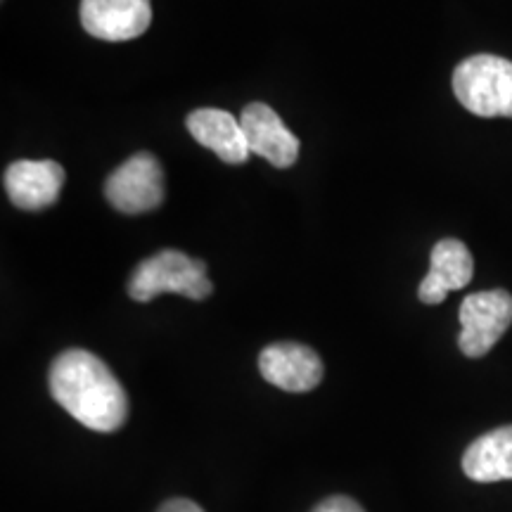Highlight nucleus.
<instances>
[{
    "label": "nucleus",
    "instance_id": "4",
    "mask_svg": "<svg viewBox=\"0 0 512 512\" xmlns=\"http://www.w3.org/2000/svg\"><path fill=\"white\" fill-rule=\"evenodd\" d=\"M460 325V351L470 358L486 356L512 325V294L505 290L467 294L460 304Z\"/></svg>",
    "mask_w": 512,
    "mask_h": 512
},
{
    "label": "nucleus",
    "instance_id": "11",
    "mask_svg": "<svg viewBox=\"0 0 512 512\" xmlns=\"http://www.w3.org/2000/svg\"><path fill=\"white\" fill-rule=\"evenodd\" d=\"M188 131L197 143L219 155L226 164H245L249 152L245 131L233 114L216 107H202L188 114Z\"/></svg>",
    "mask_w": 512,
    "mask_h": 512
},
{
    "label": "nucleus",
    "instance_id": "6",
    "mask_svg": "<svg viewBox=\"0 0 512 512\" xmlns=\"http://www.w3.org/2000/svg\"><path fill=\"white\" fill-rule=\"evenodd\" d=\"M152 22V0H81V24L100 41H131Z\"/></svg>",
    "mask_w": 512,
    "mask_h": 512
},
{
    "label": "nucleus",
    "instance_id": "9",
    "mask_svg": "<svg viewBox=\"0 0 512 512\" xmlns=\"http://www.w3.org/2000/svg\"><path fill=\"white\" fill-rule=\"evenodd\" d=\"M249 152L264 157L278 169H287L299 157V138L294 136L280 114L264 102H252L240 114Z\"/></svg>",
    "mask_w": 512,
    "mask_h": 512
},
{
    "label": "nucleus",
    "instance_id": "10",
    "mask_svg": "<svg viewBox=\"0 0 512 512\" xmlns=\"http://www.w3.org/2000/svg\"><path fill=\"white\" fill-rule=\"evenodd\" d=\"M430 261V273L425 275L418 290L420 302L441 304L448 292L463 290V287L470 285L472 273H475V261H472L470 249L460 240H439L432 249Z\"/></svg>",
    "mask_w": 512,
    "mask_h": 512
},
{
    "label": "nucleus",
    "instance_id": "14",
    "mask_svg": "<svg viewBox=\"0 0 512 512\" xmlns=\"http://www.w3.org/2000/svg\"><path fill=\"white\" fill-rule=\"evenodd\" d=\"M157 512H204V510L197 503L188 501V498H171V501H166Z\"/></svg>",
    "mask_w": 512,
    "mask_h": 512
},
{
    "label": "nucleus",
    "instance_id": "8",
    "mask_svg": "<svg viewBox=\"0 0 512 512\" xmlns=\"http://www.w3.org/2000/svg\"><path fill=\"white\" fill-rule=\"evenodd\" d=\"M259 370L266 382L283 392L304 394L323 380V361L311 347L297 342H278L261 351Z\"/></svg>",
    "mask_w": 512,
    "mask_h": 512
},
{
    "label": "nucleus",
    "instance_id": "1",
    "mask_svg": "<svg viewBox=\"0 0 512 512\" xmlns=\"http://www.w3.org/2000/svg\"><path fill=\"white\" fill-rule=\"evenodd\" d=\"M48 384L53 399L88 430L107 434L124 427L128 418L124 387L91 351H62L50 366Z\"/></svg>",
    "mask_w": 512,
    "mask_h": 512
},
{
    "label": "nucleus",
    "instance_id": "3",
    "mask_svg": "<svg viewBox=\"0 0 512 512\" xmlns=\"http://www.w3.org/2000/svg\"><path fill=\"white\" fill-rule=\"evenodd\" d=\"M453 93L477 117L512 119V62L498 55H472L453 72Z\"/></svg>",
    "mask_w": 512,
    "mask_h": 512
},
{
    "label": "nucleus",
    "instance_id": "2",
    "mask_svg": "<svg viewBox=\"0 0 512 512\" xmlns=\"http://www.w3.org/2000/svg\"><path fill=\"white\" fill-rule=\"evenodd\" d=\"M164 292L183 294V297L202 302L214 292L207 275V264L200 259L178 252V249H162L143 264H138L128 283V294L133 302H152Z\"/></svg>",
    "mask_w": 512,
    "mask_h": 512
},
{
    "label": "nucleus",
    "instance_id": "5",
    "mask_svg": "<svg viewBox=\"0 0 512 512\" xmlns=\"http://www.w3.org/2000/svg\"><path fill=\"white\" fill-rule=\"evenodd\" d=\"M105 197L124 214H145L164 200L162 164L150 152H138L105 181Z\"/></svg>",
    "mask_w": 512,
    "mask_h": 512
},
{
    "label": "nucleus",
    "instance_id": "12",
    "mask_svg": "<svg viewBox=\"0 0 512 512\" xmlns=\"http://www.w3.org/2000/svg\"><path fill=\"white\" fill-rule=\"evenodd\" d=\"M463 470L467 477L482 484L512 479V425L498 427L472 441L463 456Z\"/></svg>",
    "mask_w": 512,
    "mask_h": 512
},
{
    "label": "nucleus",
    "instance_id": "7",
    "mask_svg": "<svg viewBox=\"0 0 512 512\" xmlns=\"http://www.w3.org/2000/svg\"><path fill=\"white\" fill-rule=\"evenodd\" d=\"M3 185L10 202L24 211H41L60 200L64 169L53 159H19L3 174Z\"/></svg>",
    "mask_w": 512,
    "mask_h": 512
},
{
    "label": "nucleus",
    "instance_id": "13",
    "mask_svg": "<svg viewBox=\"0 0 512 512\" xmlns=\"http://www.w3.org/2000/svg\"><path fill=\"white\" fill-rule=\"evenodd\" d=\"M311 512H366L349 496H330L323 503L316 505Z\"/></svg>",
    "mask_w": 512,
    "mask_h": 512
}]
</instances>
